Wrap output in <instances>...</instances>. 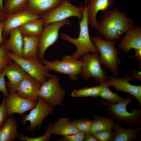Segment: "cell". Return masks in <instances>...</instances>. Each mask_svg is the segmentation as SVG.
Instances as JSON below:
<instances>
[{"label":"cell","instance_id":"obj_15","mask_svg":"<svg viewBox=\"0 0 141 141\" xmlns=\"http://www.w3.org/2000/svg\"><path fill=\"white\" fill-rule=\"evenodd\" d=\"M133 79L132 77L125 75L122 78L109 76L105 82L109 87H114L117 91H123L134 96L141 104V86L131 84L129 81Z\"/></svg>","mask_w":141,"mask_h":141},{"label":"cell","instance_id":"obj_6","mask_svg":"<svg viewBox=\"0 0 141 141\" xmlns=\"http://www.w3.org/2000/svg\"><path fill=\"white\" fill-rule=\"evenodd\" d=\"M99 55V52L91 54L89 53L81 57L80 60L82 62V66L80 74L83 79L87 80L92 77L96 82L101 84L108 79L101 67Z\"/></svg>","mask_w":141,"mask_h":141},{"label":"cell","instance_id":"obj_4","mask_svg":"<svg viewBox=\"0 0 141 141\" xmlns=\"http://www.w3.org/2000/svg\"><path fill=\"white\" fill-rule=\"evenodd\" d=\"M83 9L81 5L77 7L72 4L69 0H63L57 7L41 16L43 25L62 21L72 16L77 17L79 21H81L83 17Z\"/></svg>","mask_w":141,"mask_h":141},{"label":"cell","instance_id":"obj_18","mask_svg":"<svg viewBox=\"0 0 141 141\" xmlns=\"http://www.w3.org/2000/svg\"><path fill=\"white\" fill-rule=\"evenodd\" d=\"M131 101L129 98L115 104L105 103L109 106L113 113L118 119L125 121H133L138 118L140 115V110L135 109L130 113L127 110L126 106Z\"/></svg>","mask_w":141,"mask_h":141},{"label":"cell","instance_id":"obj_35","mask_svg":"<svg viewBox=\"0 0 141 141\" xmlns=\"http://www.w3.org/2000/svg\"><path fill=\"white\" fill-rule=\"evenodd\" d=\"M4 99L0 104V128L8 118Z\"/></svg>","mask_w":141,"mask_h":141},{"label":"cell","instance_id":"obj_41","mask_svg":"<svg viewBox=\"0 0 141 141\" xmlns=\"http://www.w3.org/2000/svg\"><path fill=\"white\" fill-rule=\"evenodd\" d=\"M6 13L0 11V22L4 20L5 17Z\"/></svg>","mask_w":141,"mask_h":141},{"label":"cell","instance_id":"obj_3","mask_svg":"<svg viewBox=\"0 0 141 141\" xmlns=\"http://www.w3.org/2000/svg\"><path fill=\"white\" fill-rule=\"evenodd\" d=\"M91 39L99 53V58L101 66L110 70L115 77H117L120 61L118 55L120 51L119 49L115 47L116 41L103 40L99 36H92Z\"/></svg>","mask_w":141,"mask_h":141},{"label":"cell","instance_id":"obj_39","mask_svg":"<svg viewBox=\"0 0 141 141\" xmlns=\"http://www.w3.org/2000/svg\"><path fill=\"white\" fill-rule=\"evenodd\" d=\"M4 23V20L0 22V46L6 39V38L3 37L2 32Z\"/></svg>","mask_w":141,"mask_h":141},{"label":"cell","instance_id":"obj_12","mask_svg":"<svg viewBox=\"0 0 141 141\" xmlns=\"http://www.w3.org/2000/svg\"><path fill=\"white\" fill-rule=\"evenodd\" d=\"M8 117L14 113L21 116L26 112L31 110L36 105L37 102L31 101L18 96L16 93H9L4 97Z\"/></svg>","mask_w":141,"mask_h":141},{"label":"cell","instance_id":"obj_25","mask_svg":"<svg viewBox=\"0 0 141 141\" xmlns=\"http://www.w3.org/2000/svg\"><path fill=\"white\" fill-rule=\"evenodd\" d=\"M113 130L115 131L112 140L114 141H131L136 138L137 134L136 129H125L116 123L115 124Z\"/></svg>","mask_w":141,"mask_h":141},{"label":"cell","instance_id":"obj_5","mask_svg":"<svg viewBox=\"0 0 141 141\" xmlns=\"http://www.w3.org/2000/svg\"><path fill=\"white\" fill-rule=\"evenodd\" d=\"M6 53L25 71L37 80L41 85L52 76L49 73L51 69L39 62L37 58L25 59L7 50Z\"/></svg>","mask_w":141,"mask_h":141},{"label":"cell","instance_id":"obj_42","mask_svg":"<svg viewBox=\"0 0 141 141\" xmlns=\"http://www.w3.org/2000/svg\"><path fill=\"white\" fill-rule=\"evenodd\" d=\"M3 0H0V11L5 13L3 7Z\"/></svg>","mask_w":141,"mask_h":141},{"label":"cell","instance_id":"obj_13","mask_svg":"<svg viewBox=\"0 0 141 141\" xmlns=\"http://www.w3.org/2000/svg\"><path fill=\"white\" fill-rule=\"evenodd\" d=\"M41 86L38 81L26 73L16 88V93L23 98L37 102L38 91Z\"/></svg>","mask_w":141,"mask_h":141},{"label":"cell","instance_id":"obj_22","mask_svg":"<svg viewBox=\"0 0 141 141\" xmlns=\"http://www.w3.org/2000/svg\"><path fill=\"white\" fill-rule=\"evenodd\" d=\"M80 132L72 124L70 119L67 118H60L52 124V134L64 136L77 134Z\"/></svg>","mask_w":141,"mask_h":141},{"label":"cell","instance_id":"obj_14","mask_svg":"<svg viewBox=\"0 0 141 141\" xmlns=\"http://www.w3.org/2000/svg\"><path fill=\"white\" fill-rule=\"evenodd\" d=\"M86 5L87 20L89 25L96 31L99 28L96 16L98 12L101 10L104 14L114 6V0H85Z\"/></svg>","mask_w":141,"mask_h":141},{"label":"cell","instance_id":"obj_34","mask_svg":"<svg viewBox=\"0 0 141 141\" xmlns=\"http://www.w3.org/2000/svg\"><path fill=\"white\" fill-rule=\"evenodd\" d=\"M85 135L81 132L75 134L67 135L61 137L58 141H84Z\"/></svg>","mask_w":141,"mask_h":141},{"label":"cell","instance_id":"obj_7","mask_svg":"<svg viewBox=\"0 0 141 141\" xmlns=\"http://www.w3.org/2000/svg\"><path fill=\"white\" fill-rule=\"evenodd\" d=\"M70 24L69 20L66 19L43 26L38 46L37 58L39 62L42 64L45 60L44 55L46 50L57 40L60 28Z\"/></svg>","mask_w":141,"mask_h":141},{"label":"cell","instance_id":"obj_9","mask_svg":"<svg viewBox=\"0 0 141 141\" xmlns=\"http://www.w3.org/2000/svg\"><path fill=\"white\" fill-rule=\"evenodd\" d=\"M54 109L53 106L39 96L36 106L28 114L22 118V124L25 126L27 121H30V125L26 127V129L29 131L33 132L36 128L40 127L44 119L52 114Z\"/></svg>","mask_w":141,"mask_h":141},{"label":"cell","instance_id":"obj_27","mask_svg":"<svg viewBox=\"0 0 141 141\" xmlns=\"http://www.w3.org/2000/svg\"><path fill=\"white\" fill-rule=\"evenodd\" d=\"M105 82L97 86L89 87H85L81 89H75L72 92L71 96L74 97H99Z\"/></svg>","mask_w":141,"mask_h":141},{"label":"cell","instance_id":"obj_24","mask_svg":"<svg viewBox=\"0 0 141 141\" xmlns=\"http://www.w3.org/2000/svg\"><path fill=\"white\" fill-rule=\"evenodd\" d=\"M22 35L40 36L43 28L42 17L26 23L18 27Z\"/></svg>","mask_w":141,"mask_h":141},{"label":"cell","instance_id":"obj_38","mask_svg":"<svg viewBox=\"0 0 141 141\" xmlns=\"http://www.w3.org/2000/svg\"><path fill=\"white\" fill-rule=\"evenodd\" d=\"M136 55L130 57L134 58L138 61L141 62V49H135Z\"/></svg>","mask_w":141,"mask_h":141},{"label":"cell","instance_id":"obj_21","mask_svg":"<svg viewBox=\"0 0 141 141\" xmlns=\"http://www.w3.org/2000/svg\"><path fill=\"white\" fill-rule=\"evenodd\" d=\"M22 36L24 41L22 58L25 59L37 58L38 46L40 36Z\"/></svg>","mask_w":141,"mask_h":141},{"label":"cell","instance_id":"obj_2","mask_svg":"<svg viewBox=\"0 0 141 141\" xmlns=\"http://www.w3.org/2000/svg\"><path fill=\"white\" fill-rule=\"evenodd\" d=\"M79 22L80 31L78 38H72L65 33H61L60 35L62 39L73 44L76 47L75 51L71 55H69L70 58L74 60H78L83 55L89 52L92 54L99 52L97 47L92 42L89 36L86 3L85 0L83 18L81 20L79 21Z\"/></svg>","mask_w":141,"mask_h":141},{"label":"cell","instance_id":"obj_32","mask_svg":"<svg viewBox=\"0 0 141 141\" xmlns=\"http://www.w3.org/2000/svg\"><path fill=\"white\" fill-rule=\"evenodd\" d=\"M93 134L98 141H111L114 136V132L111 130H108L95 132Z\"/></svg>","mask_w":141,"mask_h":141},{"label":"cell","instance_id":"obj_11","mask_svg":"<svg viewBox=\"0 0 141 141\" xmlns=\"http://www.w3.org/2000/svg\"><path fill=\"white\" fill-rule=\"evenodd\" d=\"M6 14L2 32L3 37L6 38L8 37L10 31L13 29L41 17L33 14L27 9L15 13Z\"/></svg>","mask_w":141,"mask_h":141},{"label":"cell","instance_id":"obj_30","mask_svg":"<svg viewBox=\"0 0 141 141\" xmlns=\"http://www.w3.org/2000/svg\"><path fill=\"white\" fill-rule=\"evenodd\" d=\"M92 121L88 119H77L71 121L72 124L85 135L90 134Z\"/></svg>","mask_w":141,"mask_h":141},{"label":"cell","instance_id":"obj_19","mask_svg":"<svg viewBox=\"0 0 141 141\" xmlns=\"http://www.w3.org/2000/svg\"><path fill=\"white\" fill-rule=\"evenodd\" d=\"M63 0H28L26 9L42 16L59 5Z\"/></svg>","mask_w":141,"mask_h":141},{"label":"cell","instance_id":"obj_28","mask_svg":"<svg viewBox=\"0 0 141 141\" xmlns=\"http://www.w3.org/2000/svg\"><path fill=\"white\" fill-rule=\"evenodd\" d=\"M28 0H4L3 7L6 14L15 13L26 9Z\"/></svg>","mask_w":141,"mask_h":141},{"label":"cell","instance_id":"obj_17","mask_svg":"<svg viewBox=\"0 0 141 141\" xmlns=\"http://www.w3.org/2000/svg\"><path fill=\"white\" fill-rule=\"evenodd\" d=\"M125 33L119 44V49L128 54L132 49H141L140 26H134Z\"/></svg>","mask_w":141,"mask_h":141},{"label":"cell","instance_id":"obj_16","mask_svg":"<svg viewBox=\"0 0 141 141\" xmlns=\"http://www.w3.org/2000/svg\"><path fill=\"white\" fill-rule=\"evenodd\" d=\"M7 76L9 82H6L10 93H16V88L24 77L26 72L16 62L13 60L2 71Z\"/></svg>","mask_w":141,"mask_h":141},{"label":"cell","instance_id":"obj_29","mask_svg":"<svg viewBox=\"0 0 141 141\" xmlns=\"http://www.w3.org/2000/svg\"><path fill=\"white\" fill-rule=\"evenodd\" d=\"M105 82L100 93L99 97L113 104H115L124 100L123 98L111 91Z\"/></svg>","mask_w":141,"mask_h":141},{"label":"cell","instance_id":"obj_23","mask_svg":"<svg viewBox=\"0 0 141 141\" xmlns=\"http://www.w3.org/2000/svg\"><path fill=\"white\" fill-rule=\"evenodd\" d=\"M18 124L14 117H8L0 128V141H12L17 138Z\"/></svg>","mask_w":141,"mask_h":141},{"label":"cell","instance_id":"obj_37","mask_svg":"<svg viewBox=\"0 0 141 141\" xmlns=\"http://www.w3.org/2000/svg\"><path fill=\"white\" fill-rule=\"evenodd\" d=\"M131 74V76L133 79L141 81V72L140 71L134 70H132Z\"/></svg>","mask_w":141,"mask_h":141},{"label":"cell","instance_id":"obj_36","mask_svg":"<svg viewBox=\"0 0 141 141\" xmlns=\"http://www.w3.org/2000/svg\"><path fill=\"white\" fill-rule=\"evenodd\" d=\"M5 76L2 72H0V91L2 92L4 97L8 96L9 95V93L6 86L5 82L4 79Z\"/></svg>","mask_w":141,"mask_h":141},{"label":"cell","instance_id":"obj_1","mask_svg":"<svg viewBox=\"0 0 141 141\" xmlns=\"http://www.w3.org/2000/svg\"><path fill=\"white\" fill-rule=\"evenodd\" d=\"M96 33L105 40L118 41L121 36L134 27L133 20L125 11L115 8L110 10L97 21Z\"/></svg>","mask_w":141,"mask_h":141},{"label":"cell","instance_id":"obj_33","mask_svg":"<svg viewBox=\"0 0 141 141\" xmlns=\"http://www.w3.org/2000/svg\"><path fill=\"white\" fill-rule=\"evenodd\" d=\"M3 43L0 46V72L13 60L7 54Z\"/></svg>","mask_w":141,"mask_h":141},{"label":"cell","instance_id":"obj_26","mask_svg":"<svg viewBox=\"0 0 141 141\" xmlns=\"http://www.w3.org/2000/svg\"><path fill=\"white\" fill-rule=\"evenodd\" d=\"M115 123L113 120L106 117H98L92 121L90 134L106 130H113Z\"/></svg>","mask_w":141,"mask_h":141},{"label":"cell","instance_id":"obj_31","mask_svg":"<svg viewBox=\"0 0 141 141\" xmlns=\"http://www.w3.org/2000/svg\"><path fill=\"white\" fill-rule=\"evenodd\" d=\"M52 123L49 124L46 128V132L43 135L36 137H31L22 134H19L17 138L23 141H48L52 138L51 127Z\"/></svg>","mask_w":141,"mask_h":141},{"label":"cell","instance_id":"obj_20","mask_svg":"<svg viewBox=\"0 0 141 141\" xmlns=\"http://www.w3.org/2000/svg\"><path fill=\"white\" fill-rule=\"evenodd\" d=\"M9 34V39L3 42L6 50L22 57L23 39L18 27L11 30Z\"/></svg>","mask_w":141,"mask_h":141},{"label":"cell","instance_id":"obj_10","mask_svg":"<svg viewBox=\"0 0 141 141\" xmlns=\"http://www.w3.org/2000/svg\"><path fill=\"white\" fill-rule=\"evenodd\" d=\"M42 64L52 70L69 75L72 81L78 79L77 75L80 74L82 66L80 60L72 59L69 55L64 56L60 61L55 60L51 61L45 59Z\"/></svg>","mask_w":141,"mask_h":141},{"label":"cell","instance_id":"obj_8","mask_svg":"<svg viewBox=\"0 0 141 141\" xmlns=\"http://www.w3.org/2000/svg\"><path fill=\"white\" fill-rule=\"evenodd\" d=\"M65 95V91L60 85L58 78L54 75L41 85L38 91L39 96L54 107L62 104Z\"/></svg>","mask_w":141,"mask_h":141},{"label":"cell","instance_id":"obj_40","mask_svg":"<svg viewBox=\"0 0 141 141\" xmlns=\"http://www.w3.org/2000/svg\"><path fill=\"white\" fill-rule=\"evenodd\" d=\"M84 141H97L98 140L93 134H88L85 135Z\"/></svg>","mask_w":141,"mask_h":141}]
</instances>
